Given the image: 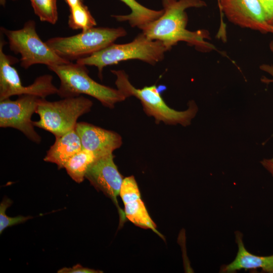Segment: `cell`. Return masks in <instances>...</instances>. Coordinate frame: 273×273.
<instances>
[{
  "label": "cell",
  "mask_w": 273,
  "mask_h": 273,
  "mask_svg": "<svg viewBox=\"0 0 273 273\" xmlns=\"http://www.w3.org/2000/svg\"><path fill=\"white\" fill-rule=\"evenodd\" d=\"M163 13L157 19L141 30L147 37L161 41L169 50L179 41H185L198 50L210 51L214 46L205 40L209 38L206 30L191 31L186 28L188 17L185 10L189 8L206 6L202 0H162Z\"/></svg>",
  "instance_id": "cell-1"
},
{
  "label": "cell",
  "mask_w": 273,
  "mask_h": 273,
  "mask_svg": "<svg viewBox=\"0 0 273 273\" xmlns=\"http://www.w3.org/2000/svg\"><path fill=\"white\" fill-rule=\"evenodd\" d=\"M119 195L124 204L141 198V193L133 176L125 177L122 181Z\"/></svg>",
  "instance_id": "cell-20"
},
{
  "label": "cell",
  "mask_w": 273,
  "mask_h": 273,
  "mask_svg": "<svg viewBox=\"0 0 273 273\" xmlns=\"http://www.w3.org/2000/svg\"><path fill=\"white\" fill-rule=\"evenodd\" d=\"M260 68L262 70L268 73L272 77V78L270 79L266 78L265 77H263L261 78V81L265 83H273V65L268 64H263L260 66Z\"/></svg>",
  "instance_id": "cell-24"
},
{
  "label": "cell",
  "mask_w": 273,
  "mask_h": 273,
  "mask_svg": "<svg viewBox=\"0 0 273 273\" xmlns=\"http://www.w3.org/2000/svg\"><path fill=\"white\" fill-rule=\"evenodd\" d=\"M269 47L271 51L273 53V40L270 42Z\"/></svg>",
  "instance_id": "cell-27"
},
{
  "label": "cell",
  "mask_w": 273,
  "mask_h": 273,
  "mask_svg": "<svg viewBox=\"0 0 273 273\" xmlns=\"http://www.w3.org/2000/svg\"><path fill=\"white\" fill-rule=\"evenodd\" d=\"M124 205L125 214L129 220L138 226L156 232V225L150 216L141 198Z\"/></svg>",
  "instance_id": "cell-17"
},
{
  "label": "cell",
  "mask_w": 273,
  "mask_h": 273,
  "mask_svg": "<svg viewBox=\"0 0 273 273\" xmlns=\"http://www.w3.org/2000/svg\"><path fill=\"white\" fill-rule=\"evenodd\" d=\"M5 41L0 42V101L13 96L31 95L45 98L57 94L58 88L53 84V76L49 74L40 76L30 85H22L17 70L12 65L18 62L17 58L4 52Z\"/></svg>",
  "instance_id": "cell-8"
},
{
  "label": "cell",
  "mask_w": 273,
  "mask_h": 273,
  "mask_svg": "<svg viewBox=\"0 0 273 273\" xmlns=\"http://www.w3.org/2000/svg\"><path fill=\"white\" fill-rule=\"evenodd\" d=\"M126 34L122 27H93L67 37H55L46 42L59 56L70 60L88 56Z\"/></svg>",
  "instance_id": "cell-6"
},
{
  "label": "cell",
  "mask_w": 273,
  "mask_h": 273,
  "mask_svg": "<svg viewBox=\"0 0 273 273\" xmlns=\"http://www.w3.org/2000/svg\"><path fill=\"white\" fill-rule=\"evenodd\" d=\"M128 6L131 13L128 15H112L120 22L128 21L131 27L142 29L144 26L159 18L163 10H154L141 5L135 0H120Z\"/></svg>",
  "instance_id": "cell-15"
},
{
  "label": "cell",
  "mask_w": 273,
  "mask_h": 273,
  "mask_svg": "<svg viewBox=\"0 0 273 273\" xmlns=\"http://www.w3.org/2000/svg\"><path fill=\"white\" fill-rule=\"evenodd\" d=\"M97 159L93 153L82 148L66 162L64 168L74 181L81 183L85 178L88 169Z\"/></svg>",
  "instance_id": "cell-16"
},
{
  "label": "cell",
  "mask_w": 273,
  "mask_h": 273,
  "mask_svg": "<svg viewBox=\"0 0 273 273\" xmlns=\"http://www.w3.org/2000/svg\"><path fill=\"white\" fill-rule=\"evenodd\" d=\"M113 154L97 158L88 169L85 177L98 190L117 204L123 178L114 162Z\"/></svg>",
  "instance_id": "cell-11"
},
{
  "label": "cell",
  "mask_w": 273,
  "mask_h": 273,
  "mask_svg": "<svg viewBox=\"0 0 273 273\" xmlns=\"http://www.w3.org/2000/svg\"><path fill=\"white\" fill-rule=\"evenodd\" d=\"M7 36L10 50L21 56L22 67L27 69L35 64H44L48 67L66 64L71 61L57 54L37 34L35 21L29 20L18 30H9L1 27Z\"/></svg>",
  "instance_id": "cell-7"
},
{
  "label": "cell",
  "mask_w": 273,
  "mask_h": 273,
  "mask_svg": "<svg viewBox=\"0 0 273 273\" xmlns=\"http://www.w3.org/2000/svg\"><path fill=\"white\" fill-rule=\"evenodd\" d=\"M69 9L68 24L70 28L84 31L97 25L95 19L83 3Z\"/></svg>",
  "instance_id": "cell-18"
},
{
  "label": "cell",
  "mask_w": 273,
  "mask_h": 273,
  "mask_svg": "<svg viewBox=\"0 0 273 273\" xmlns=\"http://www.w3.org/2000/svg\"><path fill=\"white\" fill-rule=\"evenodd\" d=\"M82 149L80 138L74 128L55 137L54 143L47 151L43 160L56 164L59 169H61L71 157Z\"/></svg>",
  "instance_id": "cell-14"
},
{
  "label": "cell",
  "mask_w": 273,
  "mask_h": 273,
  "mask_svg": "<svg viewBox=\"0 0 273 273\" xmlns=\"http://www.w3.org/2000/svg\"><path fill=\"white\" fill-rule=\"evenodd\" d=\"M35 15L40 21L55 24L58 19L57 0H30Z\"/></svg>",
  "instance_id": "cell-19"
},
{
  "label": "cell",
  "mask_w": 273,
  "mask_h": 273,
  "mask_svg": "<svg viewBox=\"0 0 273 273\" xmlns=\"http://www.w3.org/2000/svg\"><path fill=\"white\" fill-rule=\"evenodd\" d=\"M218 6L221 14L218 36L222 39L226 37L222 14L230 22L241 27L273 33V28L258 0H219Z\"/></svg>",
  "instance_id": "cell-9"
},
{
  "label": "cell",
  "mask_w": 273,
  "mask_h": 273,
  "mask_svg": "<svg viewBox=\"0 0 273 273\" xmlns=\"http://www.w3.org/2000/svg\"><path fill=\"white\" fill-rule=\"evenodd\" d=\"M167 51L161 41L151 39L142 33L130 42L113 43L88 56L77 60L76 62L85 66L97 67L99 76L101 77L103 70L107 66L133 59L154 65L163 59Z\"/></svg>",
  "instance_id": "cell-2"
},
{
  "label": "cell",
  "mask_w": 273,
  "mask_h": 273,
  "mask_svg": "<svg viewBox=\"0 0 273 273\" xmlns=\"http://www.w3.org/2000/svg\"><path fill=\"white\" fill-rule=\"evenodd\" d=\"M68 5L69 8H72L77 5L82 3V0H64Z\"/></svg>",
  "instance_id": "cell-26"
},
{
  "label": "cell",
  "mask_w": 273,
  "mask_h": 273,
  "mask_svg": "<svg viewBox=\"0 0 273 273\" xmlns=\"http://www.w3.org/2000/svg\"><path fill=\"white\" fill-rule=\"evenodd\" d=\"M92 106L91 100L81 95L54 102L41 98L35 111L39 119L33 124L59 136L75 128L77 119Z\"/></svg>",
  "instance_id": "cell-5"
},
{
  "label": "cell",
  "mask_w": 273,
  "mask_h": 273,
  "mask_svg": "<svg viewBox=\"0 0 273 273\" xmlns=\"http://www.w3.org/2000/svg\"><path fill=\"white\" fill-rule=\"evenodd\" d=\"M12 201L11 199L6 198H4L0 204V234L6 228L23 223L27 220L32 218L31 216H24L19 215L16 217H9L7 215L6 211L7 209L12 204Z\"/></svg>",
  "instance_id": "cell-21"
},
{
  "label": "cell",
  "mask_w": 273,
  "mask_h": 273,
  "mask_svg": "<svg viewBox=\"0 0 273 273\" xmlns=\"http://www.w3.org/2000/svg\"><path fill=\"white\" fill-rule=\"evenodd\" d=\"M263 7L267 20L273 28V0H258Z\"/></svg>",
  "instance_id": "cell-23"
},
{
  "label": "cell",
  "mask_w": 273,
  "mask_h": 273,
  "mask_svg": "<svg viewBox=\"0 0 273 273\" xmlns=\"http://www.w3.org/2000/svg\"><path fill=\"white\" fill-rule=\"evenodd\" d=\"M58 273H99L103 272L100 270H95L88 267H83L80 264H77L72 267H63L58 271Z\"/></svg>",
  "instance_id": "cell-22"
},
{
  "label": "cell",
  "mask_w": 273,
  "mask_h": 273,
  "mask_svg": "<svg viewBox=\"0 0 273 273\" xmlns=\"http://www.w3.org/2000/svg\"><path fill=\"white\" fill-rule=\"evenodd\" d=\"M235 234L238 248L237 255L231 263L222 265L220 272L231 273L242 269L256 271L259 268L262 272L273 273V255L261 256L250 253L244 246L242 234L239 231Z\"/></svg>",
  "instance_id": "cell-13"
},
{
  "label": "cell",
  "mask_w": 273,
  "mask_h": 273,
  "mask_svg": "<svg viewBox=\"0 0 273 273\" xmlns=\"http://www.w3.org/2000/svg\"><path fill=\"white\" fill-rule=\"evenodd\" d=\"M75 130L83 149L93 153L97 158L109 154L120 147L122 138L117 133L87 122H77Z\"/></svg>",
  "instance_id": "cell-12"
},
{
  "label": "cell",
  "mask_w": 273,
  "mask_h": 273,
  "mask_svg": "<svg viewBox=\"0 0 273 273\" xmlns=\"http://www.w3.org/2000/svg\"><path fill=\"white\" fill-rule=\"evenodd\" d=\"M41 98L23 95L14 101L9 98L0 101V127L16 129L30 141L39 144L41 137L34 129L31 117Z\"/></svg>",
  "instance_id": "cell-10"
},
{
  "label": "cell",
  "mask_w": 273,
  "mask_h": 273,
  "mask_svg": "<svg viewBox=\"0 0 273 273\" xmlns=\"http://www.w3.org/2000/svg\"><path fill=\"white\" fill-rule=\"evenodd\" d=\"M261 165L271 174L273 177V158L263 159L260 162Z\"/></svg>",
  "instance_id": "cell-25"
},
{
  "label": "cell",
  "mask_w": 273,
  "mask_h": 273,
  "mask_svg": "<svg viewBox=\"0 0 273 273\" xmlns=\"http://www.w3.org/2000/svg\"><path fill=\"white\" fill-rule=\"evenodd\" d=\"M217 2H218V5L219 4V0H217Z\"/></svg>",
  "instance_id": "cell-28"
},
{
  "label": "cell",
  "mask_w": 273,
  "mask_h": 273,
  "mask_svg": "<svg viewBox=\"0 0 273 273\" xmlns=\"http://www.w3.org/2000/svg\"><path fill=\"white\" fill-rule=\"evenodd\" d=\"M60 80L57 94L61 98H70L85 94L92 96L108 108H114L115 104L126 98L117 89L101 84L88 75L86 66L69 62L49 66Z\"/></svg>",
  "instance_id": "cell-4"
},
{
  "label": "cell",
  "mask_w": 273,
  "mask_h": 273,
  "mask_svg": "<svg viewBox=\"0 0 273 273\" xmlns=\"http://www.w3.org/2000/svg\"><path fill=\"white\" fill-rule=\"evenodd\" d=\"M116 76L115 85L126 98L133 96L141 101L145 112L155 118L157 123L163 122L166 124H179L184 126L191 124L192 119L198 111L196 104L191 101L185 111H179L168 107L163 99L156 85L135 88L129 81L128 76L123 70H111Z\"/></svg>",
  "instance_id": "cell-3"
}]
</instances>
